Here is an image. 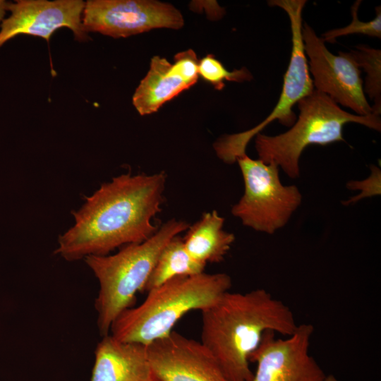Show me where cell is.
Instances as JSON below:
<instances>
[{"label":"cell","mask_w":381,"mask_h":381,"mask_svg":"<svg viewBox=\"0 0 381 381\" xmlns=\"http://www.w3.org/2000/svg\"><path fill=\"white\" fill-rule=\"evenodd\" d=\"M167 175L123 174L103 183L73 212L74 224L58 239L55 253L67 261L106 255L117 248L141 243L157 228Z\"/></svg>","instance_id":"6da1fadb"},{"label":"cell","mask_w":381,"mask_h":381,"mask_svg":"<svg viewBox=\"0 0 381 381\" xmlns=\"http://www.w3.org/2000/svg\"><path fill=\"white\" fill-rule=\"evenodd\" d=\"M200 342L231 381H250V356L263 334L291 335L298 325L291 310L264 289L225 293L201 311Z\"/></svg>","instance_id":"7a4b0ae2"},{"label":"cell","mask_w":381,"mask_h":381,"mask_svg":"<svg viewBox=\"0 0 381 381\" xmlns=\"http://www.w3.org/2000/svg\"><path fill=\"white\" fill-rule=\"evenodd\" d=\"M231 284L226 273L176 277L148 291L139 306L121 313L110 334L121 341L148 345L169 335L187 313L213 305L229 291Z\"/></svg>","instance_id":"3957f363"},{"label":"cell","mask_w":381,"mask_h":381,"mask_svg":"<svg viewBox=\"0 0 381 381\" xmlns=\"http://www.w3.org/2000/svg\"><path fill=\"white\" fill-rule=\"evenodd\" d=\"M188 226L183 221L172 219L141 243L124 246L115 254L84 258L99 285L95 307L102 337L109 334L119 315L132 307L136 294L143 291L165 246Z\"/></svg>","instance_id":"277c9868"},{"label":"cell","mask_w":381,"mask_h":381,"mask_svg":"<svg viewBox=\"0 0 381 381\" xmlns=\"http://www.w3.org/2000/svg\"><path fill=\"white\" fill-rule=\"evenodd\" d=\"M297 104L298 119L287 131L272 136L260 133L255 139L258 159L266 164H275L293 179L300 176L299 159L305 148L345 141L342 128L346 123L381 130L380 116H359L346 111L328 95L316 90Z\"/></svg>","instance_id":"5b68a950"},{"label":"cell","mask_w":381,"mask_h":381,"mask_svg":"<svg viewBox=\"0 0 381 381\" xmlns=\"http://www.w3.org/2000/svg\"><path fill=\"white\" fill-rule=\"evenodd\" d=\"M306 2V0L268 1L269 6H278L286 13L291 30V58L284 76L282 92L272 112L261 123L248 131L223 135L214 143L217 157L224 162L233 164L237 158L246 155L250 140L274 121L291 127L296 121L293 107L315 90L302 37V11Z\"/></svg>","instance_id":"8992f818"},{"label":"cell","mask_w":381,"mask_h":381,"mask_svg":"<svg viewBox=\"0 0 381 381\" xmlns=\"http://www.w3.org/2000/svg\"><path fill=\"white\" fill-rule=\"evenodd\" d=\"M236 162L243 176L244 193L233 205L231 214L246 226L274 234L288 223L301 205L300 190L294 185L282 184L279 168L274 163L266 164L246 154Z\"/></svg>","instance_id":"52a82bcc"},{"label":"cell","mask_w":381,"mask_h":381,"mask_svg":"<svg viewBox=\"0 0 381 381\" xmlns=\"http://www.w3.org/2000/svg\"><path fill=\"white\" fill-rule=\"evenodd\" d=\"M84 32L128 37L157 28L180 29L181 13L173 5L153 0H88L81 19Z\"/></svg>","instance_id":"ba28073f"},{"label":"cell","mask_w":381,"mask_h":381,"mask_svg":"<svg viewBox=\"0 0 381 381\" xmlns=\"http://www.w3.org/2000/svg\"><path fill=\"white\" fill-rule=\"evenodd\" d=\"M302 37L315 90L328 95L337 104L352 109L357 115L372 114V107L363 91L361 68L351 52L333 54L322 38L306 23L302 25Z\"/></svg>","instance_id":"9c48e42d"},{"label":"cell","mask_w":381,"mask_h":381,"mask_svg":"<svg viewBox=\"0 0 381 381\" xmlns=\"http://www.w3.org/2000/svg\"><path fill=\"white\" fill-rule=\"evenodd\" d=\"M313 329L301 324L282 339L265 332L249 358L256 363L250 381H322L326 375L309 352Z\"/></svg>","instance_id":"30bf717a"},{"label":"cell","mask_w":381,"mask_h":381,"mask_svg":"<svg viewBox=\"0 0 381 381\" xmlns=\"http://www.w3.org/2000/svg\"><path fill=\"white\" fill-rule=\"evenodd\" d=\"M154 381H231L200 342L175 331L147 345Z\"/></svg>","instance_id":"8fae6325"},{"label":"cell","mask_w":381,"mask_h":381,"mask_svg":"<svg viewBox=\"0 0 381 381\" xmlns=\"http://www.w3.org/2000/svg\"><path fill=\"white\" fill-rule=\"evenodd\" d=\"M85 2L82 0H18L10 2V15L0 25V47L19 35L44 39L61 28L71 29L78 40L87 39L81 25Z\"/></svg>","instance_id":"7c38bea8"},{"label":"cell","mask_w":381,"mask_h":381,"mask_svg":"<svg viewBox=\"0 0 381 381\" xmlns=\"http://www.w3.org/2000/svg\"><path fill=\"white\" fill-rule=\"evenodd\" d=\"M199 60L192 49L174 56V62L155 56L150 69L140 81L132 98L133 104L142 115L156 112L166 102L195 85L198 79Z\"/></svg>","instance_id":"4fadbf2b"},{"label":"cell","mask_w":381,"mask_h":381,"mask_svg":"<svg viewBox=\"0 0 381 381\" xmlns=\"http://www.w3.org/2000/svg\"><path fill=\"white\" fill-rule=\"evenodd\" d=\"M90 381H154L147 345L103 336L95 351Z\"/></svg>","instance_id":"5bb4252c"},{"label":"cell","mask_w":381,"mask_h":381,"mask_svg":"<svg viewBox=\"0 0 381 381\" xmlns=\"http://www.w3.org/2000/svg\"><path fill=\"white\" fill-rule=\"evenodd\" d=\"M224 223V217L212 210L203 213L198 222L188 226L183 241L191 257L205 265L224 259L235 236L223 229Z\"/></svg>","instance_id":"9a60e30c"},{"label":"cell","mask_w":381,"mask_h":381,"mask_svg":"<svg viewBox=\"0 0 381 381\" xmlns=\"http://www.w3.org/2000/svg\"><path fill=\"white\" fill-rule=\"evenodd\" d=\"M205 266L190 256L183 238L176 236L163 248L142 292L147 293L176 277L202 273Z\"/></svg>","instance_id":"2e32d148"},{"label":"cell","mask_w":381,"mask_h":381,"mask_svg":"<svg viewBox=\"0 0 381 381\" xmlns=\"http://www.w3.org/2000/svg\"><path fill=\"white\" fill-rule=\"evenodd\" d=\"M351 50L358 67L366 73L363 91L373 100V114H381V50L364 44Z\"/></svg>","instance_id":"e0dca14e"},{"label":"cell","mask_w":381,"mask_h":381,"mask_svg":"<svg viewBox=\"0 0 381 381\" xmlns=\"http://www.w3.org/2000/svg\"><path fill=\"white\" fill-rule=\"evenodd\" d=\"M198 75L218 90L224 87V81L243 83L253 79V75L246 68L229 71L212 54L199 61Z\"/></svg>","instance_id":"ac0fdd59"},{"label":"cell","mask_w":381,"mask_h":381,"mask_svg":"<svg viewBox=\"0 0 381 381\" xmlns=\"http://www.w3.org/2000/svg\"><path fill=\"white\" fill-rule=\"evenodd\" d=\"M361 4V0H356L351 6V23L341 28L330 30L322 34L325 42L334 43L337 37L351 34H362L372 37L381 38V8H375V18L370 21H361L358 17V8Z\"/></svg>","instance_id":"d6986e66"},{"label":"cell","mask_w":381,"mask_h":381,"mask_svg":"<svg viewBox=\"0 0 381 381\" xmlns=\"http://www.w3.org/2000/svg\"><path fill=\"white\" fill-rule=\"evenodd\" d=\"M371 174L368 179L363 181H350L346 183V188L351 190L361 191L356 196L352 197L343 202L348 205L359 201L361 199L380 195L381 171L377 166L370 167Z\"/></svg>","instance_id":"ffe728a7"},{"label":"cell","mask_w":381,"mask_h":381,"mask_svg":"<svg viewBox=\"0 0 381 381\" xmlns=\"http://www.w3.org/2000/svg\"><path fill=\"white\" fill-rule=\"evenodd\" d=\"M10 2L0 0V22L4 19L6 13L8 11Z\"/></svg>","instance_id":"44dd1931"},{"label":"cell","mask_w":381,"mask_h":381,"mask_svg":"<svg viewBox=\"0 0 381 381\" xmlns=\"http://www.w3.org/2000/svg\"><path fill=\"white\" fill-rule=\"evenodd\" d=\"M322 381H340L336 376L332 374L326 375Z\"/></svg>","instance_id":"7402d4cb"}]
</instances>
